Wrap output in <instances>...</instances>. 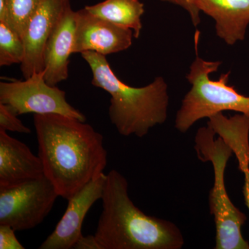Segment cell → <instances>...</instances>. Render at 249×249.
<instances>
[{
    "label": "cell",
    "mask_w": 249,
    "mask_h": 249,
    "mask_svg": "<svg viewBox=\"0 0 249 249\" xmlns=\"http://www.w3.org/2000/svg\"><path fill=\"white\" fill-rule=\"evenodd\" d=\"M73 249H101L94 235L82 236L73 247Z\"/></svg>",
    "instance_id": "obj_21"
},
{
    "label": "cell",
    "mask_w": 249,
    "mask_h": 249,
    "mask_svg": "<svg viewBox=\"0 0 249 249\" xmlns=\"http://www.w3.org/2000/svg\"><path fill=\"white\" fill-rule=\"evenodd\" d=\"M70 0H42L28 23L24 40L25 57L20 70L24 79L44 71L46 45Z\"/></svg>",
    "instance_id": "obj_9"
},
{
    "label": "cell",
    "mask_w": 249,
    "mask_h": 249,
    "mask_svg": "<svg viewBox=\"0 0 249 249\" xmlns=\"http://www.w3.org/2000/svg\"><path fill=\"white\" fill-rule=\"evenodd\" d=\"M85 9L94 16L131 29L134 38H139L141 35L145 8L140 0H105L85 6Z\"/></svg>",
    "instance_id": "obj_15"
},
{
    "label": "cell",
    "mask_w": 249,
    "mask_h": 249,
    "mask_svg": "<svg viewBox=\"0 0 249 249\" xmlns=\"http://www.w3.org/2000/svg\"><path fill=\"white\" fill-rule=\"evenodd\" d=\"M25 57L24 40L7 24L0 22V67L21 64Z\"/></svg>",
    "instance_id": "obj_16"
},
{
    "label": "cell",
    "mask_w": 249,
    "mask_h": 249,
    "mask_svg": "<svg viewBox=\"0 0 249 249\" xmlns=\"http://www.w3.org/2000/svg\"><path fill=\"white\" fill-rule=\"evenodd\" d=\"M199 11L215 22L217 37L232 46L245 40L249 25V0H196Z\"/></svg>",
    "instance_id": "obj_13"
},
{
    "label": "cell",
    "mask_w": 249,
    "mask_h": 249,
    "mask_svg": "<svg viewBox=\"0 0 249 249\" xmlns=\"http://www.w3.org/2000/svg\"><path fill=\"white\" fill-rule=\"evenodd\" d=\"M18 116L10 106L0 103V129L6 132L10 131L18 133L30 134L31 129L23 124Z\"/></svg>",
    "instance_id": "obj_18"
},
{
    "label": "cell",
    "mask_w": 249,
    "mask_h": 249,
    "mask_svg": "<svg viewBox=\"0 0 249 249\" xmlns=\"http://www.w3.org/2000/svg\"><path fill=\"white\" fill-rule=\"evenodd\" d=\"M221 61H209L196 55L186 78L191 85L177 112L175 127L186 133L201 119L224 111H233L249 118V96L241 94L228 85L230 73H223L217 80L210 78L217 71Z\"/></svg>",
    "instance_id": "obj_5"
},
{
    "label": "cell",
    "mask_w": 249,
    "mask_h": 249,
    "mask_svg": "<svg viewBox=\"0 0 249 249\" xmlns=\"http://www.w3.org/2000/svg\"><path fill=\"white\" fill-rule=\"evenodd\" d=\"M0 103L10 106L19 115L58 114L86 121V117L68 103L66 92L46 82L45 71L24 80L0 83Z\"/></svg>",
    "instance_id": "obj_7"
},
{
    "label": "cell",
    "mask_w": 249,
    "mask_h": 249,
    "mask_svg": "<svg viewBox=\"0 0 249 249\" xmlns=\"http://www.w3.org/2000/svg\"><path fill=\"white\" fill-rule=\"evenodd\" d=\"M0 22L4 23L9 26V10L6 0H0Z\"/></svg>",
    "instance_id": "obj_22"
},
{
    "label": "cell",
    "mask_w": 249,
    "mask_h": 249,
    "mask_svg": "<svg viewBox=\"0 0 249 249\" xmlns=\"http://www.w3.org/2000/svg\"><path fill=\"white\" fill-rule=\"evenodd\" d=\"M76 11L69 6L49 37L45 51V78L52 86L69 77L70 58L73 53L76 34Z\"/></svg>",
    "instance_id": "obj_11"
},
{
    "label": "cell",
    "mask_w": 249,
    "mask_h": 249,
    "mask_svg": "<svg viewBox=\"0 0 249 249\" xmlns=\"http://www.w3.org/2000/svg\"><path fill=\"white\" fill-rule=\"evenodd\" d=\"M16 231L7 225L0 224V249H24L15 234Z\"/></svg>",
    "instance_id": "obj_19"
},
{
    "label": "cell",
    "mask_w": 249,
    "mask_h": 249,
    "mask_svg": "<svg viewBox=\"0 0 249 249\" xmlns=\"http://www.w3.org/2000/svg\"><path fill=\"white\" fill-rule=\"evenodd\" d=\"M215 135L207 125L198 129L195 137L198 159L204 163L211 162L213 167L214 184L209 192V206L215 224L214 249H249L242 233L247 215L233 204L226 188V168L233 152L220 137L214 139Z\"/></svg>",
    "instance_id": "obj_4"
},
{
    "label": "cell",
    "mask_w": 249,
    "mask_h": 249,
    "mask_svg": "<svg viewBox=\"0 0 249 249\" xmlns=\"http://www.w3.org/2000/svg\"><path fill=\"white\" fill-rule=\"evenodd\" d=\"M104 173L88 183L68 199L65 213L39 249H71L83 236L82 226L88 211L101 199L106 182Z\"/></svg>",
    "instance_id": "obj_10"
},
{
    "label": "cell",
    "mask_w": 249,
    "mask_h": 249,
    "mask_svg": "<svg viewBox=\"0 0 249 249\" xmlns=\"http://www.w3.org/2000/svg\"><path fill=\"white\" fill-rule=\"evenodd\" d=\"M42 0H6L9 10V27L24 38L31 18Z\"/></svg>",
    "instance_id": "obj_17"
},
{
    "label": "cell",
    "mask_w": 249,
    "mask_h": 249,
    "mask_svg": "<svg viewBox=\"0 0 249 249\" xmlns=\"http://www.w3.org/2000/svg\"><path fill=\"white\" fill-rule=\"evenodd\" d=\"M44 175L40 157L25 143L0 129V187L14 186Z\"/></svg>",
    "instance_id": "obj_12"
},
{
    "label": "cell",
    "mask_w": 249,
    "mask_h": 249,
    "mask_svg": "<svg viewBox=\"0 0 249 249\" xmlns=\"http://www.w3.org/2000/svg\"><path fill=\"white\" fill-rule=\"evenodd\" d=\"M80 55L92 73L93 86L110 95L108 114L121 135L142 138L150 129L166 121L170 96L164 78L157 77L150 84L134 88L118 78L106 55L93 52Z\"/></svg>",
    "instance_id": "obj_3"
},
{
    "label": "cell",
    "mask_w": 249,
    "mask_h": 249,
    "mask_svg": "<svg viewBox=\"0 0 249 249\" xmlns=\"http://www.w3.org/2000/svg\"><path fill=\"white\" fill-rule=\"evenodd\" d=\"M209 119L207 125L235 154L239 170L243 175L249 173V118L242 114L228 118L220 112Z\"/></svg>",
    "instance_id": "obj_14"
},
{
    "label": "cell",
    "mask_w": 249,
    "mask_h": 249,
    "mask_svg": "<svg viewBox=\"0 0 249 249\" xmlns=\"http://www.w3.org/2000/svg\"><path fill=\"white\" fill-rule=\"evenodd\" d=\"M244 178H245V183L242 188V193H243L245 205L249 211V173L245 174Z\"/></svg>",
    "instance_id": "obj_23"
},
{
    "label": "cell",
    "mask_w": 249,
    "mask_h": 249,
    "mask_svg": "<svg viewBox=\"0 0 249 249\" xmlns=\"http://www.w3.org/2000/svg\"><path fill=\"white\" fill-rule=\"evenodd\" d=\"M158 1L178 5L188 12L194 27H198L200 24L201 11L196 6V0H158Z\"/></svg>",
    "instance_id": "obj_20"
},
{
    "label": "cell",
    "mask_w": 249,
    "mask_h": 249,
    "mask_svg": "<svg viewBox=\"0 0 249 249\" xmlns=\"http://www.w3.org/2000/svg\"><path fill=\"white\" fill-rule=\"evenodd\" d=\"M102 212L94 236L101 249H181L182 232L167 219L147 215L131 200L128 182L111 170L106 175Z\"/></svg>",
    "instance_id": "obj_2"
},
{
    "label": "cell",
    "mask_w": 249,
    "mask_h": 249,
    "mask_svg": "<svg viewBox=\"0 0 249 249\" xmlns=\"http://www.w3.org/2000/svg\"><path fill=\"white\" fill-rule=\"evenodd\" d=\"M58 196L45 175L14 186L0 187V224L16 231L34 229L47 217Z\"/></svg>",
    "instance_id": "obj_6"
},
{
    "label": "cell",
    "mask_w": 249,
    "mask_h": 249,
    "mask_svg": "<svg viewBox=\"0 0 249 249\" xmlns=\"http://www.w3.org/2000/svg\"><path fill=\"white\" fill-rule=\"evenodd\" d=\"M34 121L44 174L59 196L68 200L103 175L107 152L91 124L58 114H34Z\"/></svg>",
    "instance_id": "obj_1"
},
{
    "label": "cell",
    "mask_w": 249,
    "mask_h": 249,
    "mask_svg": "<svg viewBox=\"0 0 249 249\" xmlns=\"http://www.w3.org/2000/svg\"><path fill=\"white\" fill-rule=\"evenodd\" d=\"M76 21L73 53L93 52L106 56L132 45L133 31L90 14L85 8L76 11Z\"/></svg>",
    "instance_id": "obj_8"
}]
</instances>
